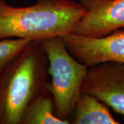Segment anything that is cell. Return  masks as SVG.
Wrapping results in <instances>:
<instances>
[{"label":"cell","mask_w":124,"mask_h":124,"mask_svg":"<svg viewBox=\"0 0 124 124\" xmlns=\"http://www.w3.org/2000/svg\"><path fill=\"white\" fill-rule=\"evenodd\" d=\"M73 0H38L26 7H15L0 0V39L42 40L72 32L85 13Z\"/></svg>","instance_id":"obj_1"},{"label":"cell","mask_w":124,"mask_h":124,"mask_svg":"<svg viewBox=\"0 0 124 124\" xmlns=\"http://www.w3.org/2000/svg\"><path fill=\"white\" fill-rule=\"evenodd\" d=\"M48 57L33 40L0 74V124H21L27 107L46 88Z\"/></svg>","instance_id":"obj_2"},{"label":"cell","mask_w":124,"mask_h":124,"mask_svg":"<svg viewBox=\"0 0 124 124\" xmlns=\"http://www.w3.org/2000/svg\"><path fill=\"white\" fill-rule=\"evenodd\" d=\"M41 42L48 57V73L51 77L46 88L53 99L55 115L70 121L88 67L72 55L62 37H52Z\"/></svg>","instance_id":"obj_3"},{"label":"cell","mask_w":124,"mask_h":124,"mask_svg":"<svg viewBox=\"0 0 124 124\" xmlns=\"http://www.w3.org/2000/svg\"><path fill=\"white\" fill-rule=\"evenodd\" d=\"M72 55L91 67L106 62L124 64V29L101 37H86L72 32L62 36Z\"/></svg>","instance_id":"obj_4"},{"label":"cell","mask_w":124,"mask_h":124,"mask_svg":"<svg viewBox=\"0 0 124 124\" xmlns=\"http://www.w3.org/2000/svg\"><path fill=\"white\" fill-rule=\"evenodd\" d=\"M81 92L94 96L124 118V64L106 62L88 67Z\"/></svg>","instance_id":"obj_5"},{"label":"cell","mask_w":124,"mask_h":124,"mask_svg":"<svg viewBox=\"0 0 124 124\" xmlns=\"http://www.w3.org/2000/svg\"><path fill=\"white\" fill-rule=\"evenodd\" d=\"M85 13L72 33L86 37H101L124 29V0H79Z\"/></svg>","instance_id":"obj_6"},{"label":"cell","mask_w":124,"mask_h":124,"mask_svg":"<svg viewBox=\"0 0 124 124\" xmlns=\"http://www.w3.org/2000/svg\"><path fill=\"white\" fill-rule=\"evenodd\" d=\"M70 119L73 124H118L108 106L97 98L81 92Z\"/></svg>","instance_id":"obj_7"},{"label":"cell","mask_w":124,"mask_h":124,"mask_svg":"<svg viewBox=\"0 0 124 124\" xmlns=\"http://www.w3.org/2000/svg\"><path fill=\"white\" fill-rule=\"evenodd\" d=\"M68 120L58 118L51 94L46 89L29 103L21 124H70Z\"/></svg>","instance_id":"obj_8"},{"label":"cell","mask_w":124,"mask_h":124,"mask_svg":"<svg viewBox=\"0 0 124 124\" xmlns=\"http://www.w3.org/2000/svg\"><path fill=\"white\" fill-rule=\"evenodd\" d=\"M31 41L32 40L18 38L0 39V74Z\"/></svg>","instance_id":"obj_9"}]
</instances>
